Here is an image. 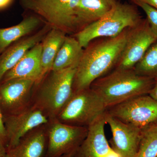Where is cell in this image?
Returning <instances> with one entry per match:
<instances>
[{"label":"cell","mask_w":157,"mask_h":157,"mask_svg":"<svg viewBox=\"0 0 157 157\" xmlns=\"http://www.w3.org/2000/svg\"><path fill=\"white\" fill-rule=\"evenodd\" d=\"M130 29L117 36L94 39L84 48L76 67L73 93L89 88L96 79L115 69L124 48Z\"/></svg>","instance_id":"cell-1"},{"label":"cell","mask_w":157,"mask_h":157,"mask_svg":"<svg viewBox=\"0 0 157 157\" xmlns=\"http://www.w3.org/2000/svg\"><path fill=\"white\" fill-rule=\"evenodd\" d=\"M155 82L154 78L137 74L134 68L115 69L95 80L90 88L107 109L135 97L148 94Z\"/></svg>","instance_id":"cell-2"},{"label":"cell","mask_w":157,"mask_h":157,"mask_svg":"<svg viewBox=\"0 0 157 157\" xmlns=\"http://www.w3.org/2000/svg\"><path fill=\"white\" fill-rule=\"evenodd\" d=\"M76 67L51 70L34 86L32 104L42 110L50 120L56 119L73 96Z\"/></svg>","instance_id":"cell-3"},{"label":"cell","mask_w":157,"mask_h":157,"mask_svg":"<svg viewBox=\"0 0 157 157\" xmlns=\"http://www.w3.org/2000/svg\"><path fill=\"white\" fill-rule=\"evenodd\" d=\"M143 20L136 6L117 2L108 14L86 26L74 37L84 48L94 39L117 36L126 29L136 26Z\"/></svg>","instance_id":"cell-4"},{"label":"cell","mask_w":157,"mask_h":157,"mask_svg":"<svg viewBox=\"0 0 157 157\" xmlns=\"http://www.w3.org/2000/svg\"><path fill=\"white\" fill-rule=\"evenodd\" d=\"M79 0H20L24 9L34 12L52 29L67 34L80 31L76 11Z\"/></svg>","instance_id":"cell-5"},{"label":"cell","mask_w":157,"mask_h":157,"mask_svg":"<svg viewBox=\"0 0 157 157\" xmlns=\"http://www.w3.org/2000/svg\"><path fill=\"white\" fill-rule=\"evenodd\" d=\"M107 109L102 99L90 87L73 93L56 119L70 125L88 128Z\"/></svg>","instance_id":"cell-6"},{"label":"cell","mask_w":157,"mask_h":157,"mask_svg":"<svg viewBox=\"0 0 157 157\" xmlns=\"http://www.w3.org/2000/svg\"><path fill=\"white\" fill-rule=\"evenodd\" d=\"M107 113L141 129L157 123V101L149 94L137 96L107 108Z\"/></svg>","instance_id":"cell-7"},{"label":"cell","mask_w":157,"mask_h":157,"mask_svg":"<svg viewBox=\"0 0 157 157\" xmlns=\"http://www.w3.org/2000/svg\"><path fill=\"white\" fill-rule=\"evenodd\" d=\"M87 127L73 126L52 120L48 123V146L45 157L75 154L87 136Z\"/></svg>","instance_id":"cell-8"},{"label":"cell","mask_w":157,"mask_h":157,"mask_svg":"<svg viewBox=\"0 0 157 157\" xmlns=\"http://www.w3.org/2000/svg\"><path fill=\"white\" fill-rule=\"evenodd\" d=\"M36 82L15 78L0 82V108L3 116L21 112L32 104Z\"/></svg>","instance_id":"cell-9"},{"label":"cell","mask_w":157,"mask_h":157,"mask_svg":"<svg viewBox=\"0 0 157 157\" xmlns=\"http://www.w3.org/2000/svg\"><path fill=\"white\" fill-rule=\"evenodd\" d=\"M157 41L146 18L130 28L126 42L115 69L134 67L143 57L149 47Z\"/></svg>","instance_id":"cell-10"},{"label":"cell","mask_w":157,"mask_h":157,"mask_svg":"<svg viewBox=\"0 0 157 157\" xmlns=\"http://www.w3.org/2000/svg\"><path fill=\"white\" fill-rule=\"evenodd\" d=\"M7 150L15 146L26 134L35 128L48 124L50 120L42 110L31 104L21 112L3 116Z\"/></svg>","instance_id":"cell-11"},{"label":"cell","mask_w":157,"mask_h":157,"mask_svg":"<svg viewBox=\"0 0 157 157\" xmlns=\"http://www.w3.org/2000/svg\"><path fill=\"white\" fill-rule=\"evenodd\" d=\"M104 116L112 132L109 142L113 150L119 157H136L142 129L125 123L107 113V110Z\"/></svg>","instance_id":"cell-12"},{"label":"cell","mask_w":157,"mask_h":157,"mask_svg":"<svg viewBox=\"0 0 157 157\" xmlns=\"http://www.w3.org/2000/svg\"><path fill=\"white\" fill-rule=\"evenodd\" d=\"M105 112L88 127L87 136L75 152L74 157H112V154L115 153L105 135Z\"/></svg>","instance_id":"cell-13"},{"label":"cell","mask_w":157,"mask_h":157,"mask_svg":"<svg viewBox=\"0 0 157 157\" xmlns=\"http://www.w3.org/2000/svg\"><path fill=\"white\" fill-rule=\"evenodd\" d=\"M48 146V124L26 134L18 143L7 150L9 157H45Z\"/></svg>","instance_id":"cell-14"},{"label":"cell","mask_w":157,"mask_h":157,"mask_svg":"<svg viewBox=\"0 0 157 157\" xmlns=\"http://www.w3.org/2000/svg\"><path fill=\"white\" fill-rule=\"evenodd\" d=\"M42 48L40 42L29 49L14 67L5 74L0 82L15 78L39 82L44 77L41 64Z\"/></svg>","instance_id":"cell-15"},{"label":"cell","mask_w":157,"mask_h":157,"mask_svg":"<svg viewBox=\"0 0 157 157\" xmlns=\"http://www.w3.org/2000/svg\"><path fill=\"white\" fill-rule=\"evenodd\" d=\"M52 28L47 25L33 36L17 40L0 55V81L7 72L14 67L25 54L40 43Z\"/></svg>","instance_id":"cell-16"},{"label":"cell","mask_w":157,"mask_h":157,"mask_svg":"<svg viewBox=\"0 0 157 157\" xmlns=\"http://www.w3.org/2000/svg\"><path fill=\"white\" fill-rule=\"evenodd\" d=\"M117 2V0H79L76 14L80 31L108 14Z\"/></svg>","instance_id":"cell-17"},{"label":"cell","mask_w":157,"mask_h":157,"mask_svg":"<svg viewBox=\"0 0 157 157\" xmlns=\"http://www.w3.org/2000/svg\"><path fill=\"white\" fill-rule=\"evenodd\" d=\"M66 36L64 32L52 28L42 40L41 64L44 77L52 70L54 62Z\"/></svg>","instance_id":"cell-18"},{"label":"cell","mask_w":157,"mask_h":157,"mask_svg":"<svg viewBox=\"0 0 157 157\" xmlns=\"http://www.w3.org/2000/svg\"><path fill=\"white\" fill-rule=\"evenodd\" d=\"M84 48L75 37L67 36L58 52L53 66V71L63 70L78 65Z\"/></svg>","instance_id":"cell-19"},{"label":"cell","mask_w":157,"mask_h":157,"mask_svg":"<svg viewBox=\"0 0 157 157\" xmlns=\"http://www.w3.org/2000/svg\"><path fill=\"white\" fill-rule=\"evenodd\" d=\"M40 22V17L30 16L26 17L17 25L0 29V55L12 43L36 29Z\"/></svg>","instance_id":"cell-20"},{"label":"cell","mask_w":157,"mask_h":157,"mask_svg":"<svg viewBox=\"0 0 157 157\" xmlns=\"http://www.w3.org/2000/svg\"><path fill=\"white\" fill-rule=\"evenodd\" d=\"M134 69L140 76L154 79L157 78V41L149 47Z\"/></svg>","instance_id":"cell-21"},{"label":"cell","mask_w":157,"mask_h":157,"mask_svg":"<svg viewBox=\"0 0 157 157\" xmlns=\"http://www.w3.org/2000/svg\"><path fill=\"white\" fill-rule=\"evenodd\" d=\"M157 157V124L142 129L136 157Z\"/></svg>","instance_id":"cell-22"},{"label":"cell","mask_w":157,"mask_h":157,"mask_svg":"<svg viewBox=\"0 0 157 157\" xmlns=\"http://www.w3.org/2000/svg\"><path fill=\"white\" fill-rule=\"evenodd\" d=\"M132 2L144 11L146 19L157 39V10L140 0H132Z\"/></svg>","instance_id":"cell-23"},{"label":"cell","mask_w":157,"mask_h":157,"mask_svg":"<svg viewBox=\"0 0 157 157\" xmlns=\"http://www.w3.org/2000/svg\"><path fill=\"white\" fill-rule=\"evenodd\" d=\"M0 138L2 139L7 147V138L5 124H4L3 115L0 108Z\"/></svg>","instance_id":"cell-24"},{"label":"cell","mask_w":157,"mask_h":157,"mask_svg":"<svg viewBox=\"0 0 157 157\" xmlns=\"http://www.w3.org/2000/svg\"><path fill=\"white\" fill-rule=\"evenodd\" d=\"M7 153V147L3 140L0 138V157H5Z\"/></svg>","instance_id":"cell-25"},{"label":"cell","mask_w":157,"mask_h":157,"mask_svg":"<svg viewBox=\"0 0 157 157\" xmlns=\"http://www.w3.org/2000/svg\"><path fill=\"white\" fill-rule=\"evenodd\" d=\"M155 82L153 87L151 89L148 94L157 101V78H155Z\"/></svg>","instance_id":"cell-26"},{"label":"cell","mask_w":157,"mask_h":157,"mask_svg":"<svg viewBox=\"0 0 157 157\" xmlns=\"http://www.w3.org/2000/svg\"><path fill=\"white\" fill-rule=\"evenodd\" d=\"M157 10V0H140Z\"/></svg>","instance_id":"cell-27"},{"label":"cell","mask_w":157,"mask_h":157,"mask_svg":"<svg viewBox=\"0 0 157 157\" xmlns=\"http://www.w3.org/2000/svg\"><path fill=\"white\" fill-rule=\"evenodd\" d=\"M12 0H0V9L6 8L10 5Z\"/></svg>","instance_id":"cell-28"},{"label":"cell","mask_w":157,"mask_h":157,"mask_svg":"<svg viewBox=\"0 0 157 157\" xmlns=\"http://www.w3.org/2000/svg\"><path fill=\"white\" fill-rule=\"evenodd\" d=\"M61 157H74V154H67L64 155Z\"/></svg>","instance_id":"cell-29"},{"label":"cell","mask_w":157,"mask_h":157,"mask_svg":"<svg viewBox=\"0 0 157 157\" xmlns=\"http://www.w3.org/2000/svg\"><path fill=\"white\" fill-rule=\"evenodd\" d=\"M4 157H9V156H8V155H7V154H6V155Z\"/></svg>","instance_id":"cell-30"},{"label":"cell","mask_w":157,"mask_h":157,"mask_svg":"<svg viewBox=\"0 0 157 157\" xmlns=\"http://www.w3.org/2000/svg\"><path fill=\"white\" fill-rule=\"evenodd\" d=\"M156 124H157V123H156Z\"/></svg>","instance_id":"cell-31"},{"label":"cell","mask_w":157,"mask_h":157,"mask_svg":"<svg viewBox=\"0 0 157 157\" xmlns=\"http://www.w3.org/2000/svg\"></svg>","instance_id":"cell-32"}]
</instances>
